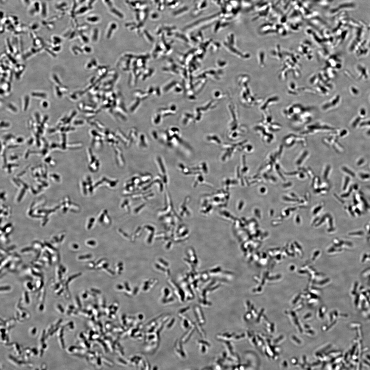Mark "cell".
<instances>
[{"instance_id": "15", "label": "cell", "mask_w": 370, "mask_h": 370, "mask_svg": "<svg viewBox=\"0 0 370 370\" xmlns=\"http://www.w3.org/2000/svg\"><path fill=\"white\" fill-rule=\"evenodd\" d=\"M346 133H347V131L346 130H344L341 133V136H344V135H346Z\"/></svg>"}, {"instance_id": "9", "label": "cell", "mask_w": 370, "mask_h": 370, "mask_svg": "<svg viewBox=\"0 0 370 370\" xmlns=\"http://www.w3.org/2000/svg\"><path fill=\"white\" fill-rule=\"evenodd\" d=\"M366 125L370 126V121H367V122H362V123L361 124H360V126H366Z\"/></svg>"}, {"instance_id": "18", "label": "cell", "mask_w": 370, "mask_h": 370, "mask_svg": "<svg viewBox=\"0 0 370 370\" xmlns=\"http://www.w3.org/2000/svg\"><path fill=\"white\" fill-rule=\"evenodd\" d=\"M47 104H48L47 103H46V102H44V103H43V105L44 107H46V106H47Z\"/></svg>"}, {"instance_id": "7", "label": "cell", "mask_w": 370, "mask_h": 370, "mask_svg": "<svg viewBox=\"0 0 370 370\" xmlns=\"http://www.w3.org/2000/svg\"><path fill=\"white\" fill-rule=\"evenodd\" d=\"M364 161L365 160H364V159H360L358 161L357 163V165L358 166H360L363 163H364Z\"/></svg>"}, {"instance_id": "6", "label": "cell", "mask_w": 370, "mask_h": 370, "mask_svg": "<svg viewBox=\"0 0 370 370\" xmlns=\"http://www.w3.org/2000/svg\"><path fill=\"white\" fill-rule=\"evenodd\" d=\"M360 117H358L356 118L355 121H354L352 124V126L353 127H355L358 123L360 120Z\"/></svg>"}, {"instance_id": "12", "label": "cell", "mask_w": 370, "mask_h": 370, "mask_svg": "<svg viewBox=\"0 0 370 370\" xmlns=\"http://www.w3.org/2000/svg\"><path fill=\"white\" fill-rule=\"evenodd\" d=\"M97 19H97V18L94 17L92 18H90L88 19V20L92 21H96Z\"/></svg>"}, {"instance_id": "13", "label": "cell", "mask_w": 370, "mask_h": 370, "mask_svg": "<svg viewBox=\"0 0 370 370\" xmlns=\"http://www.w3.org/2000/svg\"><path fill=\"white\" fill-rule=\"evenodd\" d=\"M54 80H55L56 82L58 83V84H60V81L58 80V79L57 78V77L55 75H54Z\"/></svg>"}, {"instance_id": "3", "label": "cell", "mask_w": 370, "mask_h": 370, "mask_svg": "<svg viewBox=\"0 0 370 370\" xmlns=\"http://www.w3.org/2000/svg\"><path fill=\"white\" fill-rule=\"evenodd\" d=\"M342 170L345 172H346V174H348L349 176H350L353 178L355 177L356 176L355 173L346 167H343Z\"/></svg>"}, {"instance_id": "11", "label": "cell", "mask_w": 370, "mask_h": 370, "mask_svg": "<svg viewBox=\"0 0 370 370\" xmlns=\"http://www.w3.org/2000/svg\"><path fill=\"white\" fill-rule=\"evenodd\" d=\"M360 114L363 115H364L366 114V111L365 109L362 108L361 110Z\"/></svg>"}, {"instance_id": "19", "label": "cell", "mask_w": 370, "mask_h": 370, "mask_svg": "<svg viewBox=\"0 0 370 370\" xmlns=\"http://www.w3.org/2000/svg\"><path fill=\"white\" fill-rule=\"evenodd\" d=\"M36 331V329L35 328L33 330L32 332L33 333V334H35V333Z\"/></svg>"}, {"instance_id": "1", "label": "cell", "mask_w": 370, "mask_h": 370, "mask_svg": "<svg viewBox=\"0 0 370 370\" xmlns=\"http://www.w3.org/2000/svg\"><path fill=\"white\" fill-rule=\"evenodd\" d=\"M41 3L39 1H35L32 4L29 9V13L32 15H35L40 13Z\"/></svg>"}, {"instance_id": "20", "label": "cell", "mask_w": 370, "mask_h": 370, "mask_svg": "<svg viewBox=\"0 0 370 370\" xmlns=\"http://www.w3.org/2000/svg\"><path fill=\"white\" fill-rule=\"evenodd\" d=\"M367 134L369 135H370V130L367 132Z\"/></svg>"}, {"instance_id": "8", "label": "cell", "mask_w": 370, "mask_h": 370, "mask_svg": "<svg viewBox=\"0 0 370 370\" xmlns=\"http://www.w3.org/2000/svg\"><path fill=\"white\" fill-rule=\"evenodd\" d=\"M34 96H39L41 97H44L45 96V95L44 94L38 93H33V95Z\"/></svg>"}, {"instance_id": "10", "label": "cell", "mask_w": 370, "mask_h": 370, "mask_svg": "<svg viewBox=\"0 0 370 370\" xmlns=\"http://www.w3.org/2000/svg\"><path fill=\"white\" fill-rule=\"evenodd\" d=\"M22 1L26 5H29L31 3L30 0H22Z\"/></svg>"}, {"instance_id": "5", "label": "cell", "mask_w": 370, "mask_h": 370, "mask_svg": "<svg viewBox=\"0 0 370 370\" xmlns=\"http://www.w3.org/2000/svg\"><path fill=\"white\" fill-rule=\"evenodd\" d=\"M350 178L349 176H346V177L345 178L344 184L343 187L344 190H346L347 188L348 187V185H349V181H350Z\"/></svg>"}, {"instance_id": "17", "label": "cell", "mask_w": 370, "mask_h": 370, "mask_svg": "<svg viewBox=\"0 0 370 370\" xmlns=\"http://www.w3.org/2000/svg\"><path fill=\"white\" fill-rule=\"evenodd\" d=\"M88 244L90 245H94L95 244V242L94 241H91L88 243Z\"/></svg>"}, {"instance_id": "16", "label": "cell", "mask_w": 370, "mask_h": 370, "mask_svg": "<svg viewBox=\"0 0 370 370\" xmlns=\"http://www.w3.org/2000/svg\"><path fill=\"white\" fill-rule=\"evenodd\" d=\"M58 308L59 309H60V310H61V312H64V310H63V309L62 308V306H61L60 305H59Z\"/></svg>"}, {"instance_id": "4", "label": "cell", "mask_w": 370, "mask_h": 370, "mask_svg": "<svg viewBox=\"0 0 370 370\" xmlns=\"http://www.w3.org/2000/svg\"><path fill=\"white\" fill-rule=\"evenodd\" d=\"M359 178L362 180H367L370 179V175L368 174L360 173L359 174Z\"/></svg>"}, {"instance_id": "21", "label": "cell", "mask_w": 370, "mask_h": 370, "mask_svg": "<svg viewBox=\"0 0 370 370\" xmlns=\"http://www.w3.org/2000/svg\"><path fill=\"white\" fill-rule=\"evenodd\" d=\"M43 306H40V310H42L43 309Z\"/></svg>"}, {"instance_id": "2", "label": "cell", "mask_w": 370, "mask_h": 370, "mask_svg": "<svg viewBox=\"0 0 370 370\" xmlns=\"http://www.w3.org/2000/svg\"><path fill=\"white\" fill-rule=\"evenodd\" d=\"M43 17H46L47 14V8L46 4L44 3L41 4V9L40 13Z\"/></svg>"}, {"instance_id": "14", "label": "cell", "mask_w": 370, "mask_h": 370, "mask_svg": "<svg viewBox=\"0 0 370 370\" xmlns=\"http://www.w3.org/2000/svg\"><path fill=\"white\" fill-rule=\"evenodd\" d=\"M353 190H357L358 189V186L357 185H355L352 186Z\"/></svg>"}]
</instances>
